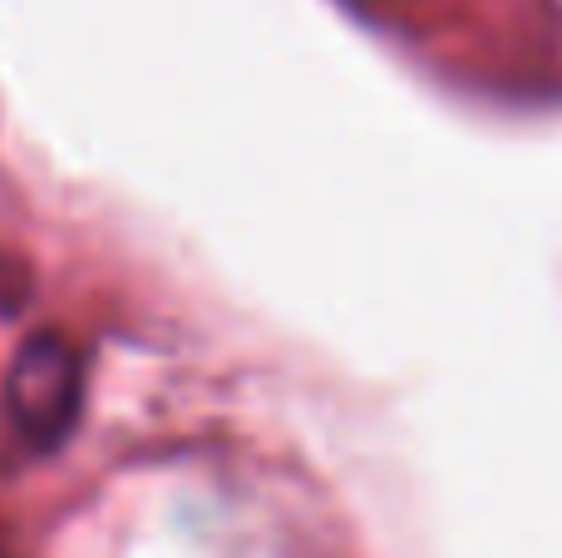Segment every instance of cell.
<instances>
[{
    "instance_id": "6da1fadb",
    "label": "cell",
    "mask_w": 562,
    "mask_h": 558,
    "mask_svg": "<svg viewBox=\"0 0 562 558\" xmlns=\"http://www.w3.org/2000/svg\"><path fill=\"white\" fill-rule=\"evenodd\" d=\"M85 371L75 346L59 332H40L20 346L15 366L5 376V421L25 450L45 455L75 431Z\"/></svg>"
}]
</instances>
